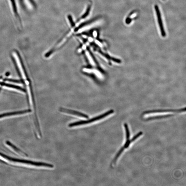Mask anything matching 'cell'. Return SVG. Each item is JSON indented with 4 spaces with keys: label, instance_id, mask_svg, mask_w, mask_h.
<instances>
[{
    "label": "cell",
    "instance_id": "cell-1",
    "mask_svg": "<svg viewBox=\"0 0 186 186\" xmlns=\"http://www.w3.org/2000/svg\"><path fill=\"white\" fill-rule=\"evenodd\" d=\"M0 160L11 165L26 167L30 168H40L42 167L52 168L53 164L44 162H37L24 159H20L9 157L0 152Z\"/></svg>",
    "mask_w": 186,
    "mask_h": 186
},
{
    "label": "cell",
    "instance_id": "cell-2",
    "mask_svg": "<svg viewBox=\"0 0 186 186\" xmlns=\"http://www.w3.org/2000/svg\"><path fill=\"white\" fill-rule=\"evenodd\" d=\"M114 112V110H111L109 111H108L105 113L104 114H102V115H100L99 116L93 117V118H91L90 119L87 120L73 122V123H70L69 124V125H68V126H69L70 128H71V127H75L82 125L91 123H92V122L97 121L99 120L104 118L105 117H106L109 116V115L113 114Z\"/></svg>",
    "mask_w": 186,
    "mask_h": 186
},
{
    "label": "cell",
    "instance_id": "cell-3",
    "mask_svg": "<svg viewBox=\"0 0 186 186\" xmlns=\"http://www.w3.org/2000/svg\"><path fill=\"white\" fill-rule=\"evenodd\" d=\"M5 145L9 149L14 152L15 153V154L23 157H28L27 154H26L25 152L23 151L22 150H20L19 148L16 147L13 143H11L10 141H5Z\"/></svg>",
    "mask_w": 186,
    "mask_h": 186
},
{
    "label": "cell",
    "instance_id": "cell-4",
    "mask_svg": "<svg viewBox=\"0 0 186 186\" xmlns=\"http://www.w3.org/2000/svg\"><path fill=\"white\" fill-rule=\"evenodd\" d=\"M59 110L60 112L66 113V114L75 115V116L84 117L86 119L89 118V116L87 115L76 111L66 109V108H60Z\"/></svg>",
    "mask_w": 186,
    "mask_h": 186
},
{
    "label": "cell",
    "instance_id": "cell-5",
    "mask_svg": "<svg viewBox=\"0 0 186 186\" xmlns=\"http://www.w3.org/2000/svg\"><path fill=\"white\" fill-rule=\"evenodd\" d=\"M31 112V110L29 109L20 111H18L4 113V114H0V119L6 118L7 117L25 114Z\"/></svg>",
    "mask_w": 186,
    "mask_h": 186
},
{
    "label": "cell",
    "instance_id": "cell-6",
    "mask_svg": "<svg viewBox=\"0 0 186 186\" xmlns=\"http://www.w3.org/2000/svg\"><path fill=\"white\" fill-rule=\"evenodd\" d=\"M155 11H156L157 20H158V22L160 29L162 35V36L165 37L166 36V33L164 28L163 22H162L160 12L159 8L157 5H155Z\"/></svg>",
    "mask_w": 186,
    "mask_h": 186
},
{
    "label": "cell",
    "instance_id": "cell-7",
    "mask_svg": "<svg viewBox=\"0 0 186 186\" xmlns=\"http://www.w3.org/2000/svg\"><path fill=\"white\" fill-rule=\"evenodd\" d=\"M13 55L14 57L16 58V62H17V65L19 68L20 70L21 73V74H22L23 79H24L25 80L26 84L28 85L29 84V82L27 81L26 77V75L24 70L23 69L22 63H20V58L18 57V56L17 53L16 52H14L13 53Z\"/></svg>",
    "mask_w": 186,
    "mask_h": 186
},
{
    "label": "cell",
    "instance_id": "cell-8",
    "mask_svg": "<svg viewBox=\"0 0 186 186\" xmlns=\"http://www.w3.org/2000/svg\"><path fill=\"white\" fill-rule=\"evenodd\" d=\"M184 111H185V108L184 109H182L179 110H155L149 111H145L144 113V114H151V113H160V112H183Z\"/></svg>",
    "mask_w": 186,
    "mask_h": 186
},
{
    "label": "cell",
    "instance_id": "cell-9",
    "mask_svg": "<svg viewBox=\"0 0 186 186\" xmlns=\"http://www.w3.org/2000/svg\"><path fill=\"white\" fill-rule=\"evenodd\" d=\"M10 1L14 15H15L16 19L18 21L19 23H20V25H22V23H21L20 16L18 13L17 7H16L15 0H10Z\"/></svg>",
    "mask_w": 186,
    "mask_h": 186
},
{
    "label": "cell",
    "instance_id": "cell-10",
    "mask_svg": "<svg viewBox=\"0 0 186 186\" xmlns=\"http://www.w3.org/2000/svg\"><path fill=\"white\" fill-rule=\"evenodd\" d=\"M0 84H1V85L2 86L8 87L10 88H11L17 89V90H20L23 92L25 91L24 90V89H23V88L17 86H14L13 85L9 84H8L5 83H4V82H2V83H0Z\"/></svg>",
    "mask_w": 186,
    "mask_h": 186
},
{
    "label": "cell",
    "instance_id": "cell-11",
    "mask_svg": "<svg viewBox=\"0 0 186 186\" xmlns=\"http://www.w3.org/2000/svg\"><path fill=\"white\" fill-rule=\"evenodd\" d=\"M124 149V148L123 147L121 148V149H120L118 152L117 153V154H116V157H114V160L113 161V163L114 164L116 163L117 159H118V157L120 156V155L123 152Z\"/></svg>",
    "mask_w": 186,
    "mask_h": 186
},
{
    "label": "cell",
    "instance_id": "cell-12",
    "mask_svg": "<svg viewBox=\"0 0 186 186\" xmlns=\"http://www.w3.org/2000/svg\"><path fill=\"white\" fill-rule=\"evenodd\" d=\"M124 127L126 131L127 140H129L130 138V131H129L128 124L126 123H124Z\"/></svg>",
    "mask_w": 186,
    "mask_h": 186
},
{
    "label": "cell",
    "instance_id": "cell-13",
    "mask_svg": "<svg viewBox=\"0 0 186 186\" xmlns=\"http://www.w3.org/2000/svg\"><path fill=\"white\" fill-rule=\"evenodd\" d=\"M171 116H172V115H166V116H156V117H149V118H148V119H147V120H152V119H161V118H165V117H170Z\"/></svg>",
    "mask_w": 186,
    "mask_h": 186
},
{
    "label": "cell",
    "instance_id": "cell-14",
    "mask_svg": "<svg viewBox=\"0 0 186 186\" xmlns=\"http://www.w3.org/2000/svg\"><path fill=\"white\" fill-rule=\"evenodd\" d=\"M143 133L142 132H140L137 135H136L134 137L131 139V140H130L131 143L133 142V141H135L136 139L138 138L140 136L142 135Z\"/></svg>",
    "mask_w": 186,
    "mask_h": 186
},
{
    "label": "cell",
    "instance_id": "cell-15",
    "mask_svg": "<svg viewBox=\"0 0 186 186\" xmlns=\"http://www.w3.org/2000/svg\"><path fill=\"white\" fill-rule=\"evenodd\" d=\"M131 142L130 140H127L126 142L125 143V144H124V145L123 146V148L125 149H126V148H128L129 145H130Z\"/></svg>",
    "mask_w": 186,
    "mask_h": 186
},
{
    "label": "cell",
    "instance_id": "cell-16",
    "mask_svg": "<svg viewBox=\"0 0 186 186\" xmlns=\"http://www.w3.org/2000/svg\"><path fill=\"white\" fill-rule=\"evenodd\" d=\"M5 81H8L9 82H14V83H20V81L18 80H13L11 79H6L5 80Z\"/></svg>",
    "mask_w": 186,
    "mask_h": 186
}]
</instances>
